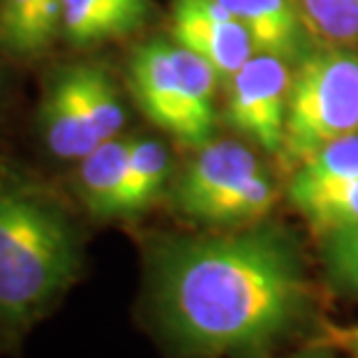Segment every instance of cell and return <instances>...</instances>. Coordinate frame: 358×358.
I'll return each mask as SVG.
<instances>
[{"instance_id":"cell-1","label":"cell","mask_w":358,"mask_h":358,"mask_svg":"<svg viewBox=\"0 0 358 358\" xmlns=\"http://www.w3.org/2000/svg\"><path fill=\"white\" fill-rule=\"evenodd\" d=\"M148 301L182 354H259L299 331L310 285L299 248L278 227L166 236L148 252Z\"/></svg>"},{"instance_id":"cell-2","label":"cell","mask_w":358,"mask_h":358,"mask_svg":"<svg viewBox=\"0 0 358 358\" xmlns=\"http://www.w3.org/2000/svg\"><path fill=\"white\" fill-rule=\"evenodd\" d=\"M81 241L53 194L0 171V329L24 331L77 280Z\"/></svg>"},{"instance_id":"cell-3","label":"cell","mask_w":358,"mask_h":358,"mask_svg":"<svg viewBox=\"0 0 358 358\" xmlns=\"http://www.w3.org/2000/svg\"><path fill=\"white\" fill-rule=\"evenodd\" d=\"M129 86L150 123L201 148L217 127L215 70L194 51L176 42L150 40L129 58Z\"/></svg>"},{"instance_id":"cell-4","label":"cell","mask_w":358,"mask_h":358,"mask_svg":"<svg viewBox=\"0 0 358 358\" xmlns=\"http://www.w3.org/2000/svg\"><path fill=\"white\" fill-rule=\"evenodd\" d=\"M352 132H358V56L335 44L312 49L292 74L282 157L299 166Z\"/></svg>"},{"instance_id":"cell-5","label":"cell","mask_w":358,"mask_h":358,"mask_svg":"<svg viewBox=\"0 0 358 358\" xmlns=\"http://www.w3.org/2000/svg\"><path fill=\"white\" fill-rule=\"evenodd\" d=\"M127 113L109 70L77 63L56 70L40 104L44 143L60 159H81L100 143L120 136Z\"/></svg>"},{"instance_id":"cell-6","label":"cell","mask_w":358,"mask_h":358,"mask_svg":"<svg viewBox=\"0 0 358 358\" xmlns=\"http://www.w3.org/2000/svg\"><path fill=\"white\" fill-rule=\"evenodd\" d=\"M227 86L229 125L243 136H250L266 153L282 155L287 100L292 86L289 63L268 53H255Z\"/></svg>"},{"instance_id":"cell-7","label":"cell","mask_w":358,"mask_h":358,"mask_svg":"<svg viewBox=\"0 0 358 358\" xmlns=\"http://www.w3.org/2000/svg\"><path fill=\"white\" fill-rule=\"evenodd\" d=\"M171 37L201 56L222 83L257 53L245 26L220 0H173Z\"/></svg>"},{"instance_id":"cell-8","label":"cell","mask_w":358,"mask_h":358,"mask_svg":"<svg viewBox=\"0 0 358 358\" xmlns=\"http://www.w3.org/2000/svg\"><path fill=\"white\" fill-rule=\"evenodd\" d=\"M262 171H266L264 162L248 146L229 139L210 141L201 146L196 157L173 182V208L196 222L199 213L213 199Z\"/></svg>"},{"instance_id":"cell-9","label":"cell","mask_w":358,"mask_h":358,"mask_svg":"<svg viewBox=\"0 0 358 358\" xmlns=\"http://www.w3.org/2000/svg\"><path fill=\"white\" fill-rule=\"evenodd\" d=\"M252 37L257 53L299 63L315 49L299 0H220Z\"/></svg>"},{"instance_id":"cell-10","label":"cell","mask_w":358,"mask_h":358,"mask_svg":"<svg viewBox=\"0 0 358 358\" xmlns=\"http://www.w3.org/2000/svg\"><path fill=\"white\" fill-rule=\"evenodd\" d=\"M150 17V0H63V35L74 47L118 40Z\"/></svg>"},{"instance_id":"cell-11","label":"cell","mask_w":358,"mask_h":358,"mask_svg":"<svg viewBox=\"0 0 358 358\" xmlns=\"http://www.w3.org/2000/svg\"><path fill=\"white\" fill-rule=\"evenodd\" d=\"M129 143L132 139L116 136L77 159L79 196L95 220L120 217V194L125 185Z\"/></svg>"},{"instance_id":"cell-12","label":"cell","mask_w":358,"mask_h":358,"mask_svg":"<svg viewBox=\"0 0 358 358\" xmlns=\"http://www.w3.org/2000/svg\"><path fill=\"white\" fill-rule=\"evenodd\" d=\"M60 33L63 0H0V49L10 56H40Z\"/></svg>"},{"instance_id":"cell-13","label":"cell","mask_w":358,"mask_h":358,"mask_svg":"<svg viewBox=\"0 0 358 358\" xmlns=\"http://www.w3.org/2000/svg\"><path fill=\"white\" fill-rule=\"evenodd\" d=\"M171 173V155L162 141L141 136L129 143L125 185L120 194V217L148 210L162 196Z\"/></svg>"},{"instance_id":"cell-14","label":"cell","mask_w":358,"mask_h":358,"mask_svg":"<svg viewBox=\"0 0 358 358\" xmlns=\"http://www.w3.org/2000/svg\"><path fill=\"white\" fill-rule=\"evenodd\" d=\"M278 201L275 180L268 169L220 194L199 213L196 222L208 227H245L264 220Z\"/></svg>"},{"instance_id":"cell-15","label":"cell","mask_w":358,"mask_h":358,"mask_svg":"<svg viewBox=\"0 0 358 358\" xmlns=\"http://www.w3.org/2000/svg\"><path fill=\"white\" fill-rule=\"evenodd\" d=\"M289 199L317 236L338 227L358 224V178L319 189H294Z\"/></svg>"},{"instance_id":"cell-16","label":"cell","mask_w":358,"mask_h":358,"mask_svg":"<svg viewBox=\"0 0 358 358\" xmlns=\"http://www.w3.org/2000/svg\"><path fill=\"white\" fill-rule=\"evenodd\" d=\"M358 178V132L345 134L296 166L289 192L340 185Z\"/></svg>"},{"instance_id":"cell-17","label":"cell","mask_w":358,"mask_h":358,"mask_svg":"<svg viewBox=\"0 0 358 358\" xmlns=\"http://www.w3.org/2000/svg\"><path fill=\"white\" fill-rule=\"evenodd\" d=\"M312 35L345 47L358 42V0H299Z\"/></svg>"},{"instance_id":"cell-18","label":"cell","mask_w":358,"mask_h":358,"mask_svg":"<svg viewBox=\"0 0 358 358\" xmlns=\"http://www.w3.org/2000/svg\"><path fill=\"white\" fill-rule=\"evenodd\" d=\"M331 280L342 292L358 299V224L338 227L319 236Z\"/></svg>"},{"instance_id":"cell-19","label":"cell","mask_w":358,"mask_h":358,"mask_svg":"<svg viewBox=\"0 0 358 358\" xmlns=\"http://www.w3.org/2000/svg\"><path fill=\"white\" fill-rule=\"evenodd\" d=\"M319 345L331 347L333 352H342L349 358H358V324L356 326H333L324 333Z\"/></svg>"},{"instance_id":"cell-20","label":"cell","mask_w":358,"mask_h":358,"mask_svg":"<svg viewBox=\"0 0 358 358\" xmlns=\"http://www.w3.org/2000/svg\"><path fill=\"white\" fill-rule=\"evenodd\" d=\"M333 349L331 347H324V345H317L312 349H306V352L296 354V356H289V358H333Z\"/></svg>"}]
</instances>
